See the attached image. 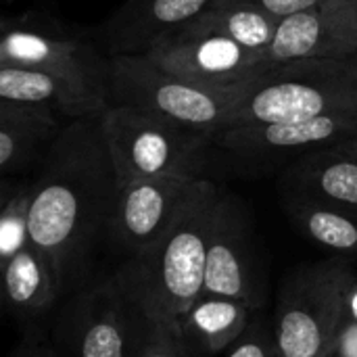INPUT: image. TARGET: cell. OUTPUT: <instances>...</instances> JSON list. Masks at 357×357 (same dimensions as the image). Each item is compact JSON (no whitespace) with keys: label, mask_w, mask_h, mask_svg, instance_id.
Masks as SVG:
<instances>
[{"label":"cell","mask_w":357,"mask_h":357,"mask_svg":"<svg viewBox=\"0 0 357 357\" xmlns=\"http://www.w3.org/2000/svg\"><path fill=\"white\" fill-rule=\"evenodd\" d=\"M117 190L100 115L67 121L38 167L29 205V243L48 261L63 299L90 280Z\"/></svg>","instance_id":"obj_1"},{"label":"cell","mask_w":357,"mask_h":357,"mask_svg":"<svg viewBox=\"0 0 357 357\" xmlns=\"http://www.w3.org/2000/svg\"><path fill=\"white\" fill-rule=\"evenodd\" d=\"M220 192L209 180L161 238L128 257L115 272L146 320L178 326V320L203 295L207 241Z\"/></svg>","instance_id":"obj_2"},{"label":"cell","mask_w":357,"mask_h":357,"mask_svg":"<svg viewBox=\"0 0 357 357\" xmlns=\"http://www.w3.org/2000/svg\"><path fill=\"white\" fill-rule=\"evenodd\" d=\"M343 113H357V54L264 65L247 84L226 128Z\"/></svg>","instance_id":"obj_3"},{"label":"cell","mask_w":357,"mask_h":357,"mask_svg":"<svg viewBox=\"0 0 357 357\" xmlns=\"http://www.w3.org/2000/svg\"><path fill=\"white\" fill-rule=\"evenodd\" d=\"M351 261L331 257L295 268L280 284L272 318L278 357H328L345 320Z\"/></svg>","instance_id":"obj_4"},{"label":"cell","mask_w":357,"mask_h":357,"mask_svg":"<svg viewBox=\"0 0 357 357\" xmlns=\"http://www.w3.org/2000/svg\"><path fill=\"white\" fill-rule=\"evenodd\" d=\"M119 184L159 176H201L213 136L155 113L111 105L100 115Z\"/></svg>","instance_id":"obj_5"},{"label":"cell","mask_w":357,"mask_h":357,"mask_svg":"<svg viewBox=\"0 0 357 357\" xmlns=\"http://www.w3.org/2000/svg\"><path fill=\"white\" fill-rule=\"evenodd\" d=\"M245 88L215 90L178 77L146 54L111 56V105H130L215 136Z\"/></svg>","instance_id":"obj_6"},{"label":"cell","mask_w":357,"mask_h":357,"mask_svg":"<svg viewBox=\"0 0 357 357\" xmlns=\"http://www.w3.org/2000/svg\"><path fill=\"white\" fill-rule=\"evenodd\" d=\"M0 63L48 71L111 107V56L54 17L23 13L0 25Z\"/></svg>","instance_id":"obj_7"},{"label":"cell","mask_w":357,"mask_h":357,"mask_svg":"<svg viewBox=\"0 0 357 357\" xmlns=\"http://www.w3.org/2000/svg\"><path fill=\"white\" fill-rule=\"evenodd\" d=\"M142 314L117 276L84 282L56 312L50 343L61 357H130Z\"/></svg>","instance_id":"obj_8"},{"label":"cell","mask_w":357,"mask_h":357,"mask_svg":"<svg viewBox=\"0 0 357 357\" xmlns=\"http://www.w3.org/2000/svg\"><path fill=\"white\" fill-rule=\"evenodd\" d=\"M203 295L243 301L253 312L266 307V270L249 207L220 192L207 241Z\"/></svg>","instance_id":"obj_9"},{"label":"cell","mask_w":357,"mask_h":357,"mask_svg":"<svg viewBox=\"0 0 357 357\" xmlns=\"http://www.w3.org/2000/svg\"><path fill=\"white\" fill-rule=\"evenodd\" d=\"M146 56L178 77L215 90L247 88L264 67L261 52L220 33L203 17L161 36Z\"/></svg>","instance_id":"obj_10"},{"label":"cell","mask_w":357,"mask_h":357,"mask_svg":"<svg viewBox=\"0 0 357 357\" xmlns=\"http://www.w3.org/2000/svg\"><path fill=\"white\" fill-rule=\"evenodd\" d=\"M203 176H159L119 184L107 245L126 259L151 247L207 186Z\"/></svg>","instance_id":"obj_11"},{"label":"cell","mask_w":357,"mask_h":357,"mask_svg":"<svg viewBox=\"0 0 357 357\" xmlns=\"http://www.w3.org/2000/svg\"><path fill=\"white\" fill-rule=\"evenodd\" d=\"M354 134H357V113H343L299 121L234 126L220 130L213 136V144L245 161H293L305 153L335 146Z\"/></svg>","instance_id":"obj_12"},{"label":"cell","mask_w":357,"mask_h":357,"mask_svg":"<svg viewBox=\"0 0 357 357\" xmlns=\"http://www.w3.org/2000/svg\"><path fill=\"white\" fill-rule=\"evenodd\" d=\"M357 54V33L349 0H322L278 21L264 65L303 59H341Z\"/></svg>","instance_id":"obj_13"},{"label":"cell","mask_w":357,"mask_h":357,"mask_svg":"<svg viewBox=\"0 0 357 357\" xmlns=\"http://www.w3.org/2000/svg\"><path fill=\"white\" fill-rule=\"evenodd\" d=\"M218 0H126L100 29L109 56L146 54L165 33L207 13Z\"/></svg>","instance_id":"obj_14"},{"label":"cell","mask_w":357,"mask_h":357,"mask_svg":"<svg viewBox=\"0 0 357 357\" xmlns=\"http://www.w3.org/2000/svg\"><path fill=\"white\" fill-rule=\"evenodd\" d=\"M63 115L50 107L0 98V172L15 178L40 167L63 130Z\"/></svg>","instance_id":"obj_15"},{"label":"cell","mask_w":357,"mask_h":357,"mask_svg":"<svg viewBox=\"0 0 357 357\" xmlns=\"http://www.w3.org/2000/svg\"><path fill=\"white\" fill-rule=\"evenodd\" d=\"M278 184L280 195H297L357 213V159L337 146L289 161Z\"/></svg>","instance_id":"obj_16"},{"label":"cell","mask_w":357,"mask_h":357,"mask_svg":"<svg viewBox=\"0 0 357 357\" xmlns=\"http://www.w3.org/2000/svg\"><path fill=\"white\" fill-rule=\"evenodd\" d=\"M0 276L4 307L21 326L40 322L63 301L48 261L31 243L0 261Z\"/></svg>","instance_id":"obj_17"},{"label":"cell","mask_w":357,"mask_h":357,"mask_svg":"<svg viewBox=\"0 0 357 357\" xmlns=\"http://www.w3.org/2000/svg\"><path fill=\"white\" fill-rule=\"evenodd\" d=\"M0 98L50 107L67 121L102 115L109 107L77 88L42 69L0 63Z\"/></svg>","instance_id":"obj_18"},{"label":"cell","mask_w":357,"mask_h":357,"mask_svg":"<svg viewBox=\"0 0 357 357\" xmlns=\"http://www.w3.org/2000/svg\"><path fill=\"white\" fill-rule=\"evenodd\" d=\"M253 310L243 301L201 295L178 320L195 357H213L230 349L247 331Z\"/></svg>","instance_id":"obj_19"},{"label":"cell","mask_w":357,"mask_h":357,"mask_svg":"<svg viewBox=\"0 0 357 357\" xmlns=\"http://www.w3.org/2000/svg\"><path fill=\"white\" fill-rule=\"evenodd\" d=\"M291 226L312 245L345 261L357 259V213L297 195H280Z\"/></svg>","instance_id":"obj_20"},{"label":"cell","mask_w":357,"mask_h":357,"mask_svg":"<svg viewBox=\"0 0 357 357\" xmlns=\"http://www.w3.org/2000/svg\"><path fill=\"white\" fill-rule=\"evenodd\" d=\"M220 33L232 38L249 50L261 52L270 46L280 19L247 0H218L201 15Z\"/></svg>","instance_id":"obj_21"},{"label":"cell","mask_w":357,"mask_h":357,"mask_svg":"<svg viewBox=\"0 0 357 357\" xmlns=\"http://www.w3.org/2000/svg\"><path fill=\"white\" fill-rule=\"evenodd\" d=\"M29 205L31 182H10L4 178L0 207V261L29 243Z\"/></svg>","instance_id":"obj_22"},{"label":"cell","mask_w":357,"mask_h":357,"mask_svg":"<svg viewBox=\"0 0 357 357\" xmlns=\"http://www.w3.org/2000/svg\"><path fill=\"white\" fill-rule=\"evenodd\" d=\"M130 357H195L178 326L151 322L142 316V326Z\"/></svg>","instance_id":"obj_23"},{"label":"cell","mask_w":357,"mask_h":357,"mask_svg":"<svg viewBox=\"0 0 357 357\" xmlns=\"http://www.w3.org/2000/svg\"><path fill=\"white\" fill-rule=\"evenodd\" d=\"M253 314H255V318H251L247 331L230 347L226 357H278L272 322H268L261 316V310H257Z\"/></svg>","instance_id":"obj_24"},{"label":"cell","mask_w":357,"mask_h":357,"mask_svg":"<svg viewBox=\"0 0 357 357\" xmlns=\"http://www.w3.org/2000/svg\"><path fill=\"white\" fill-rule=\"evenodd\" d=\"M247 2H253L257 4L259 8L268 10L270 15H274L276 19H284L297 10H303L307 6H314L322 0H247Z\"/></svg>","instance_id":"obj_25"},{"label":"cell","mask_w":357,"mask_h":357,"mask_svg":"<svg viewBox=\"0 0 357 357\" xmlns=\"http://www.w3.org/2000/svg\"><path fill=\"white\" fill-rule=\"evenodd\" d=\"M10 357H61L50 341H44L40 337H25L21 345L13 351Z\"/></svg>","instance_id":"obj_26"},{"label":"cell","mask_w":357,"mask_h":357,"mask_svg":"<svg viewBox=\"0 0 357 357\" xmlns=\"http://www.w3.org/2000/svg\"><path fill=\"white\" fill-rule=\"evenodd\" d=\"M335 146L341 149V151H345L347 155H351V157H356L357 159V134L349 136L347 140H343V142H339V144H335Z\"/></svg>","instance_id":"obj_27"},{"label":"cell","mask_w":357,"mask_h":357,"mask_svg":"<svg viewBox=\"0 0 357 357\" xmlns=\"http://www.w3.org/2000/svg\"><path fill=\"white\" fill-rule=\"evenodd\" d=\"M349 10H351V21H354V29L357 33V0H349Z\"/></svg>","instance_id":"obj_28"},{"label":"cell","mask_w":357,"mask_h":357,"mask_svg":"<svg viewBox=\"0 0 357 357\" xmlns=\"http://www.w3.org/2000/svg\"><path fill=\"white\" fill-rule=\"evenodd\" d=\"M6 2H8V0H6Z\"/></svg>","instance_id":"obj_29"}]
</instances>
